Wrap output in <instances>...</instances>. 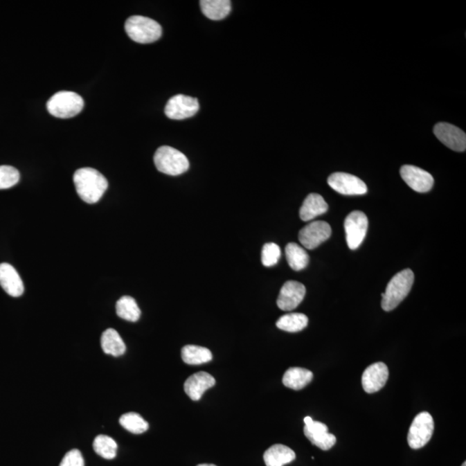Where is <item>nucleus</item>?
Listing matches in <instances>:
<instances>
[{"mask_svg": "<svg viewBox=\"0 0 466 466\" xmlns=\"http://www.w3.org/2000/svg\"><path fill=\"white\" fill-rule=\"evenodd\" d=\"M328 210V203L318 194H310L305 199L300 209V217L303 222H310L316 217L323 215Z\"/></svg>", "mask_w": 466, "mask_h": 466, "instance_id": "nucleus-18", "label": "nucleus"}, {"mask_svg": "<svg viewBox=\"0 0 466 466\" xmlns=\"http://www.w3.org/2000/svg\"><path fill=\"white\" fill-rule=\"evenodd\" d=\"M330 225L325 222H314L303 227L299 233V240L308 250L320 247L322 243L331 237Z\"/></svg>", "mask_w": 466, "mask_h": 466, "instance_id": "nucleus-11", "label": "nucleus"}, {"mask_svg": "<svg viewBox=\"0 0 466 466\" xmlns=\"http://www.w3.org/2000/svg\"><path fill=\"white\" fill-rule=\"evenodd\" d=\"M314 375L310 370L303 368L292 367L286 371L283 383L287 388L294 391L303 390L313 380Z\"/></svg>", "mask_w": 466, "mask_h": 466, "instance_id": "nucleus-20", "label": "nucleus"}, {"mask_svg": "<svg viewBox=\"0 0 466 466\" xmlns=\"http://www.w3.org/2000/svg\"><path fill=\"white\" fill-rule=\"evenodd\" d=\"M197 466H217V465H212V464H201V465H199Z\"/></svg>", "mask_w": 466, "mask_h": 466, "instance_id": "nucleus-32", "label": "nucleus"}, {"mask_svg": "<svg viewBox=\"0 0 466 466\" xmlns=\"http://www.w3.org/2000/svg\"><path fill=\"white\" fill-rule=\"evenodd\" d=\"M119 423L125 430L134 434L145 433L149 429V424L138 413H126L119 419Z\"/></svg>", "mask_w": 466, "mask_h": 466, "instance_id": "nucleus-27", "label": "nucleus"}, {"mask_svg": "<svg viewBox=\"0 0 466 466\" xmlns=\"http://www.w3.org/2000/svg\"><path fill=\"white\" fill-rule=\"evenodd\" d=\"M434 135L448 148L463 152L466 149V135L457 126L448 123H438L433 128Z\"/></svg>", "mask_w": 466, "mask_h": 466, "instance_id": "nucleus-12", "label": "nucleus"}, {"mask_svg": "<svg viewBox=\"0 0 466 466\" xmlns=\"http://www.w3.org/2000/svg\"><path fill=\"white\" fill-rule=\"evenodd\" d=\"M280 257H281V250L278 244L268 243L262 247V262L265 267H272L278 264Z\"/></svg>", "mask_w": 466, "mask_h": 466, "instance_id": "nucleus-30", "label": "nucleus"}, {"mask_svg": "<svg viewBox=\"0 0 466 466\" xmlns=\"http://www.w3.org/2000/svg\"><path fill=\"white\" fill-rule=\"evenodd\" d=\"M125 29L129 38L138 44H152L162 37L163 29L156 21L143 16L129 17Z\"/></svg>", "mask_w": 466, "mask_h": 466, "instance_id": "nucleus-3", "label": "nucleus"}, {"mask_svg": "<svg viewBox=\"0 0 466 466\" xmlns=\"http://www.w3.org/2000/svg\"><path fill=\"white\" fill-rule=\"evenodd\" d=\"M388 369L386 364L378 362L371 364L363 374L362 385L366 393L373 394L379 391L386 384Z\"/></svg>", "mask_w": 466, "mask_h": 466, "instance_id": "nucleus-15", "label": "nucleus"}, {"mask_svg": "<svg viewBox=\"0 0 466 466\" xmlns=\"http://www.w3.org/2000/svg\"><path fill=\"white\" fill-rule=\"evenodd\" d=\"M434 422L429 413L422 412L413 419L408 433V443L412 449H420L429 442L433 436Z\"/></svg>", "mask_w": 466, "mask_h": 466, "instance_id": "nucleus-6", "label": "nucleus"}, {"mask_svg": "<svg viewBox=\"0 0 466 466\" xmlns=\"http://www.w3.org/2000/svg\"><path fill=\"white\" fill-rule=\"evenodd\" d=\"M328 182L334 190L343 195H363L368 190L366 184L361 179L348 173L332 174Z\"/></svg>", "mask_w": 466, "mask_h": 466, "instance_id": "nucleus-10", "label": "nucleus"}, {"mask_svg": "<svg viewBox=\"0 0 466 466\" xmlns=\"http://www.w3.org/2000/svg\"><path fill=\"white\" fill-rule=\"evenodd\" d=\"M305 294L306 288L303 283L296 281L286 282L280 292L278 306L283 311L294 310L303 301Z\"/></svg>", "mask_w": 466, "mask_h": 466, "instance_id": "nucleus-14", "label": "nucleus"}, {"mask_svg": "<svg viewBox=\"0 0 466 466\" xmlns=\"http://www.w3.org/2000/svg\"><path fill=\"white\" fill-rule=\"evenodd\" d=\"M84 100L78 93L62 91L48 100L47 109L52 116L69 118L76 116L82 111Z\"/></svg>", "mask_w": 466, "mask_h": 466, "instance_id": "nucleus-5", "label": "nucleus"}, {"mask_svg": "<svg viewBox=\"0 0 466 466\" xmlns=\"http://www.w3.org/2000/svg\"><path fill=\"white\" fill-rule=\"evenodd\" d=\"M368 224L367 216L361 211H353L346 217V237L350 250H356L362 244L366 236Z\"/></svg>", "mask_w": 466, "mask_h": 466, "instance_id": "nucleus-7", "label": "nucleus"}, {"mask_svg": "<svg viewBox=\"0 0 466 466\" xmlns=\"http://www.w3.org/2000/svg\"><path fill=\"white\" fill-rule=\"evenodd\" d=\"M100 342L103 352L108 355L120 357L125 352V344L115 329L109 328L105 331Z\"/></svg>", "mask_w": 466, "mask_h": 466, "instance_id": "nucleus-22", "label": "nucleus"}, {"mask_svg": "<svg viewBox=\"0 0 466 466\" xmlns=\"http://www.w3.org/2000/svg\"><path fill=\"white\" fill-rule=\"evenodd\" d=\"M157 170L165 174L180 175L189 169V161L183 153L170 146L157 149L154 156Z\"/></svg>", "mask_w": 466, "mask_h": 466, "instance_id": "nucleus-4", "label": "nucleus"}, {"mask_svg": "<svg viewBox=\"0 0 466 466\" xmlns=\"http://www.w3.org/2000/svg\"><path fill=\"white\" fill-rule=\"evenodd\" d=\"M181 359L183 362L190 366L209 363L213 359V354L210 350L202 346L188 345L181 350Z\"/></svg>", "mask_w": 466, "mask_h": 466, "instance_id": "nucleus-23", "label": "nucleus"}, {"mask_svg": "<svg viewBox=\"0 0 466 466\" xmlns=\"http://www.w3.org/2000/svg\"><path fill=\"white\" fill-rule=\"evenodd\" d=\"M0 286L12 297H19L24 292V286L19 273L13 266L3 262L0 265Z\"/></svg>", "mask_w": 466, "mask_h": 466, "instance_id": "nucleus-17", "label": "nucleus"}, {"mask_svg": "<svg viewBox=\"0 0 466 466\" xmlns=\"http://www.w3.org/2000/svg\"><path fill=\"white\" fill-rule=\"evenodd\" d=\"M73 182L77 194L83 201L96 204L108 188V181L104 175L92 168H82L75 171Z\"/></svg>", "mask_w": 466, "mask_h": 466, "instance_id": "nucleus-1", "label": "nucleus"}, {"mask_svg": "<svg viewBox=\"0 0 466 466\" xmlns=\"http://www.w3.org/2000/svg\"><path fill=\"white\" fill-rule=\"evenodd\" d=\"M287 261L294 271H300L307 267L310 256L304 248L296 243H289L285 248Z\"/></svg>", "mask_w": 466, "mask_h": 466, "instance_id": "nucleus-24", "label": "nucleus"}, {"mask_svg": "<svg viewBox=\"0 0 466 466\" xmlns=\"http://www.w3.org/2000/svg\"><path fill=\"white\" fill-rule=\"evenodd\" d=\"M116 312L118 317L131 322L138 321L141 316V310L134 298L128 296H123L117 301Z\"/></svg>", "mask_w": 466, "mask_h": 466, "instance_id": "nucleus-25", "label": "nucleus"}, {"mask_svg": "<svg viewBox=\"0 0 466 466\" xmlns=\"http://www.w3.org/2000/svg\"><path fill=\"white\" fill-rule=\"evenodd\" d=\"M85 462L79 450L73 449L65 454L59 466H84Z\"/></svg>", "mask_w": 466, "mask_h": 466, "instance_id": "nucleus-31", "label": "nucleus"}, {"mask_svg": "<svg viewBox=\"0 0 466 466\" xmlns=\"http://www.w3.org/2000/svg\"><path fill=\"white\" fill-rule=\"evenodd\" d=\"M215 377L212 375L205 373V371H199V373L192 375L186 380L184 384L185 393L192 401L201 400L203 394L208 388L215 386Z\"/></svg>", "mask_w": 466, "mask_h": 466, "instance_id": "nucleus-16", "label": "nucleus"}, {"mask_svg": "<svg viewBox=\"0 0 466 466\" xmlns=\"http://www.w3.org/2000/svg\"><path fill=\"white\" fill-rule=\"evenodd\" d=\"M20 174L15 168L9 165L0 166V189L12 188L19 181Z\"/></svg>", "mask_w": 466, "mask_h": 466, "instance_id": "nucleus-29", "label": "nucleus"}, {"mask_svg": "<svg viewBox=\"0 0 466 466\" xmlns=\"http://www.w3.org/2000/svg\"><path fill=\"white\" fill-rule=\"evenodd\" d=\"M400 174L406 183L418 192H427L432 189L434 181L432 174L420 168L404 165L401 168Z\"/></svg>", "mask_w": 466, "mask_h": 466, "instance_id": "nucleus-13", "label": "nucleus"}, {"mask_svg": "<svg viewBox=\"0 0 466 466\" xmlns=\"http://www.w3.org/2000/svg\"><path fill=\"white\" fill-rule=\"evenodd\" d=\"M199 6L203 14L212 20L225 19L232 10V3L229 0H201Z\"/></svg>", "mask_w": 466, "mask_h": 466, "instance_id": "nucleus-21", "label": "nucleus"}, {"mask_svg": "<svg viewBox=\"0 0 466 466\" xmlns=\"http://www.w3.org/2000/svg\"><path fill=\"white\" fill-rule=\"evenodd\" d=\"M304 434L310 442L321 450L331 449L336 444V437L328 433V427L325 424L314 422L310 416L305 417Z\"/></svg>", "mask_w": 466, "mask_h": 466, "instance_id": "nucleus-8", "label": "nucleus"}, {"mask_svg": "<svg viewBox=\"0 0 466 466\" xmlns=\"http://www.w3.org/2000/svg\"><path fill=\"white\" fill-rule=\"evenodd\" d=\"M199 101L195 98L178 94L168 101L165 107V114L168 118L174 120L191 118L198 113Z\"/></svg>", "mask_w": 466, "mask_h": 466, "instance_id": "nucleus-9", "label": "nucleus"}, {"mask_svg": "<svg viewBox=\"0 0 466 466\" xmlns=\"http://www.w3.org/2000/svg\"><path fill=\"white\" fill-rule=\"evenodd\" d=\"M415 281L411 269L397 273L388 283L385 293L382 294V307L386 312L394 310L408 296Z\"/></svg>", "mask_w": 466, "mask_h": 466, "instance_id": "nucleus-2", "label": "nucleus"}, {"mask_svg": "<svg viewBox=\"0 0 466 466\" xmlns=\"http://www.w3.org/2000/svg\"><path fill=\"white\" fill-rule=\"evenodd\" d=\"M308 324V318L303 314H288L280 317L276 327L283 331L297 332L303 330Z\"/></svg>", "mask_w": 466, "mask_h": 466, "instance_id": "nucleus-26", "label": "nucleus"}, {"mask_svg": "<svg viewBox=\"0 0 466 466\" xmlns=\"http://www.w3.org/2000/svg\"><path fill=\"white\" fill-rule=\"evenodd\" d=\"M93 447L96 453L106 460L116 457L118 445L113 438L100 434L94 439Z\"/></svg>", "mask_w": 466, "mask_h": 466, "instance_id": "nucleus-28", "label": "nucleus"}, {"mask_svg": "<svg viewBox=\"0 0 466 466\" xmlns=\"http://www.w3.org/2000/svg\"><path fill=\"white\" fill-rule=\"evenodd\" d=\"M296 453L283 445H274L265 451L264 460L266 466H283L296 460Z\"/></svg>", "mask_w": 466, "mask_h": 466, "instance_id": "nucleus-19", "label": "nucleus"}, {"mask_svg": "<svg viewBox=\"0 0 466 466\" xmlns=\"http://www.w3.org/2000/svg\"><path fill=\"white\" fill-rule=\"evenodd\" d=\"M462 466H466V463H465H465H464L463 465H462Z\"/></svg>", "mask_w": 466, "mask_h": 466, "instance_id": "nucleus-33", "label": "nucleus"}]
</instances>
